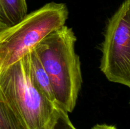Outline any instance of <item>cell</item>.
I'll list each match as a JSON object with an SVG mask.
<instances>
[{"label":"cell","mask_w":130,"mask_h":129,"mask_svg":"<svg viewBox=\"0 0 130 129\" xmlns=\"http://www.w3.org/2000/svg\"><path fill=\"white\" fill-rule=\"evenodd\" d=\"M76 35L66 25L43 38L34 50L48 74L57 104L73 111L82 85L79 56L75 51Z\"/></svg>","instance_id":"obj_1"},{"label":"cell","mask_w":130,"mask_h":129,"mask_svg":"<svg viewBox=\"0 0 130 129\" xmlns=\"http://www.w3.org/2000/svg\"><path fill=\"white\" fill-rule=\"evenodd\" d=\"M67 5L46 3L18 24L0 30V73L24 58L46 35L66 24Z\"/></svg>","instance_id":"obj_2"},{"label":"cell","mask_w":130,"mask_h":129,"mask_svg":"<svg viewBox=\"0 0 130 129\" xmlns=\"http://www.w3.org/2000/svg\"><path fill=\"white\" fill-rule=\"evenodd\" d=\"M0 89L28 129L53 128L58 116V106L35 85L27 55L0 73Z\"/></svg>","instance_id":"obj_3"},{"label":"cell","mask_w":130,"mask_h":129,"mask_svg":"<svg viewBox=\"0 0 130 129\" xmlns=\"http://www.w3.org/2000/svg\"><path fill=\"white\" fill-rule=\"evenodd\" d=\"M100 68L108 80L130 87V0L108 20Z\"/></svg>","instance_id":"obj_4"},{"label":"cell","mask_w":130,"mask_h":129,"mask_svg":"<svg viewBox=\"0 0 130 129\" xmlns=\"http://www.w3.org/2000/svg\"><path fill=\"white\" fill-rule=\"evenodd\" d=\"M27 13L26 0H0V30L18 24Z\"/></svg>","instance_id":"obj_5"},{"label":"cell","mask_w":130,"mask_h":129,"mask_svg":"<svg viewBox=\"0 0 130 129\" xmlns=\"http://www.w3.org/2000/svg\"><path fill=\"white\" fill-rule=\"evenodd\" d=\"M27 56L30 76L35 85L52 102L57 104L48 74L34 49L30 51Z\"/></svg>","instance_id":"obj_6"},{"label":"cell","mask_w":130,"mask_h":129,"mask_svg":"<svg viewBox=\"0 0 130 129\" xmlns=\"http://www.w3.org/2000/svg\"><path fill=\"white\" fill-rule=\"evenodd\" d=\"M0 129H28L10 101L0 89Z\"/></svg>","instance_id":"obj_7"},{"label":"cell","mask_w":130,"mask_h":129,"mask_svg":"<svg viewBox=\"0 0 130 129\" xmlns=\"http://www.w3.org/2000/svg\"><path fill=\"white\" fill-rule=\"evenodd\" d=\"M52 129H77L72 123L68 113L58 106V113L57 121Z\"/></svg>","instance_id":"obj_8"},{"label":"cell","mask_w":130,"mask_h":129,"mask_svg":"<svg viewBox=\"0 0 130 129\" xmlns=\"http://www.w3.org/2000/svg\"><path fill=\"white\" fill-rule=\"evenodd\" d=\"M91 129H117V128L114 125H109L107 124H96Z\"/></svg>","instance_id":"obj_9"}]
</instances>
